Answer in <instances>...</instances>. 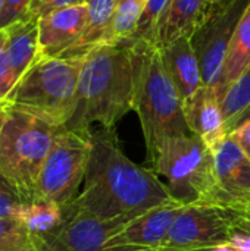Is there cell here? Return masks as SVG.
Returning a JSON list of instances; mask_svg holds the SVG:
<instances>
[{"instance_id":"1","label":"cell","mask_w":250,"mask_h":251,"mask_svg":"<svg viewBox=\"0 0 250 251\" xmlns=\"http://www.w3.org/2000/svg\"><path fill=\"white\" fill-rule=\"evenodd\" d=\"M90 138L91 153L84 188L72 201L78 210L100 219H133L175 200L152 169L125 156L115 128H91Z\"/></svg>"},{"instance_id":"2","label":"cell","mask_w":250,"mask_h":251,"mask_svg":"<svg viewBox=\"0 0 250 251\" xmlns=\"http://www.w3.org/2000/svg\"><path fill=\"white\" fill-rule=\"evenodd\" d=\"M131 41H113L99 46L84 57L78 79L75 113L63 128L81 132H88L94 124L115 128L134 109Z\"/></svg>"},{"instance_id":"3","label":"cell","mask_w":250,"mask_h":251,"mask_svg":"<svg viewBox=\"0 0 250 251\" xmlns=\"http://www.w3.org/2000/svg\"><path fill=\"white\" fill-rule=\"evenodd\" d=\"M134 78V112L139 116L152 165L168 138L192 134L189 131L183 100L167 72L159 49L143 40L130 43Z\"/></svg>"},{"instance_id":"4","label":"cell","mask_w":250,"mask_h":251,"mask_svg":"<svg viewBox=\"0 0 250 251\" xmlns=\"http://www.w3.org/2000/svg\"><path fill=\"white\" fill-rule=\"evenodd\" d=\"M83 59L40 57L0 104L32 115L53 126H65L75 113Z\"/></svg>"},{"instance_id":"5","label":"cell","mask_w":250,"mask_h":251,"mask_svg":"<svg viewBox=\"0 0 250 251\" xmlns=\"http://www.w3.org/2000/svg\"><path fill=\"white\" fill-rule=\"evenodd\" d=\"M60 128L0 104V174L25 200L35 197L41 166Z\"/></svg>"},{"instance_id":"6","label":"cell","mask_w":250,"mask_h":251,"mask_svg":"<svg viewBox=\"0 0 250 251\" xmlns=\"http://www.w3.org/2000/svg\"><path fill=\"white\" fill-rule=\"evenodd\" d=\"M152 171L167 178L169 194L184 203H211L215 185L214 151L193 134L168 138Z\"/></svg>"},{"instance_id":"7","label":"cell","mask_w":250,"mask_h":251,"mask_svg":"<svg viewBox=\"0 0 250 251\" xmlns=\"http://www.w3.org/2000/svg\"><path fill=\"white\" fill-rule=\"evenodd\" d=\"M90 153V131H69L62 126L41 166L35 197L46 199L59 206L72 203L84 181Z\"/></svg>"},{"instance_id":"8","label":"cell","mask_w":250,"mask_h":251,"mask_svg":"<svg viewBox=\"0 0 250 251\" xmlns=\"http://www.w3.org/2000/svg\"><path fill=\"white\" fill-rule=\"evenodd\" d=\"M237 212L211 204H186L159 251H193L230 246L237 237Z\"/></svg>"},{"instance_id":"9","label":"cell","mask_w":250,"mask_h":251,"mask_svg":"<svg viewBox=\"0 0 250 251\" xmlns=\"http://www.w3.org/2000/svg\"><path fill=\"white\" fill-rule=\"evenodd\" d=\"M249 4L250 0H215L206 7L202 22L192 34L190 41L205 87L215 88L233 35Z\"/></svg>"},{"instance_id":"10","label":"cell","mask_w":250,"mask_h":251,"mask_svg":"<svg viewBox=\"0 0 250 251\" xmlns=\"http://www.w3.org/2000/svg\"><path fill=\"white\" fill-rule=\"evenodd\" d=\"M212 151L215 185L211 204L245 212L250 206V159L230 135Z\"/></svg>"},{"instance_id":"11","label":"cell","mask_w":250,"mask_h":251,"mask_svg":"<svg viewBox=\"0 0 250 251\" xmlns=\"http://www.w3.org/2000/svg\"><path fill=\"white\" fill-rule=\"evenodd\" d=\"M184 206V203L174 200L139 215L131 219L115 237H112L105 247H130L159 251L169 228Z\"/></svg>"},{"instance_id":"12","label":"cell","mask_w":250,"mask_h":251,"mask_svg":"<svg viewBox=\"0 0 250 251\" xmlns=\"http://www.w3.org/2000/svg\"><path fill=\"white\" fill-rule=\"evenodd\" d=\"M88 16V4L81 3L55 10L38 19L40 57H57L81 35Z\"/></svg>"},{"instance_id":"13","label":"cell","mask_w":250,"mask_h":251,"mask_svg":"<svg viewBox=\"0 0 250 251\" xmlns=\"http://www.w3.org/2000/svg\"><path fill=\"white\" fill-rule=\"evenodd\" d=\"M183 110L189 131L199 137L209 149H214L228 135L221 103L212 88L202 85L183 103Z\"/></svg>"},{"instance_id":"14","label":"cell","mask_w":250,"mask_h":251,"mask_svg":"<svg viewBox=\"0 0 250 251\" xmlns=\"http://www.w3.org/2000/svg\"><path fill=\"white\" fill-rule=\"evenodd\" d=\"M162 63L183 100H189L203 84L197 56L190 37H181L159 49Z\"/></svg>"},{"instance_id":"15","label":"cell","mask_w":250,"mask_h":251,"mask_svg":"<svg viewBox=\"0 0 250 251\" xmlns=\"http://www.w3.org/2000/svg\"><path fill=\"white\" fill-rule=\"evenodd\" d=\"M113 12L115 0H93L88 3V16L80 38L57 57L83 59L93 49L113 43Z\"/></svg>"},{"instance_id":"16","label":"cell","mask_w":250,"mask_h":251,"mask_svg":"<svg viewBox=\"0 0 250 251\" xmlns=\"http://www.w3.org/2000/svg\"><path fill=\"white\" fill-rule=\"evenodd\" d=\"M206 7L205 0H171L158 29L156 47H165L181 37H192L202 22Z\"/></svg>"},{"instance_id":"17","label":"cell","mask_w":250,"mask_h":251,"mask_svg":"<svg viewBox=\"0 0 250 251\" xmlns=\"http://www.w3.org/2000/svg\"><path fill=\"white\" fill-rule=\"evenodd\" d=\"M250 66V4L242 16L237 29L230 43L224 66L220 79L214 88V93L220 103L225 97L230 87L239 79V76Z\"/></svg>"},{"instance_id":"18","label":"cell","mask_w":250,"mask_h":251,"mask_svg":"<svg viewBox=\"0 0 250 251\" xmlns=\"http://www.w3.org/2000/svg\"><path fill=\"white\" fill-rule=\"evenodd\" d=\"M7 57L15 74L16 82L19 78L40 59L38 49V21L28 19L6 28Z\"/></svg>"},{"instance_id":"19","label":"cell","mask_w":250,"mask_h":251,"mask_svg":"<svg viewBox=\"0 0 250 251\" xmlns=\"http://www.w3.org/2000/svg\"><path fill=\"white\" fill-rule=\"evenodd\" d=\"M65 221V206H59L41 197L27 200L18 222L22 228L38 238L52 235Z\"/></svg>"},{"instance_id":"20","label":"cell","mask_w":250,"mask_h":251,"mask_svg":"<svg viewBox=\"0 0 250 251\" xmlns=\"http://www.w3.org/2000/svg\"><path fill=\"white\" fill-rule=\"evenodd\" d=\"M144 4L146 0H115L112 22L115 41L134 40Z\"/></svg>"},{"instance_id":"21","label":"cell","mask_w":250,"mask_h":251,"mask_svg":"<svg viewBox=\"0 0 250 251\" xmlns=\"http://www.w3.org/2000/svg\"><path fill=\"white\" fill-rule=\"evenodd\" d=\"M250 104V66L239 76V79L230 87L225 97L221 101V112L225 121V128Z\"/></svg>"},{"instance_id":"22","label":"cell","mask_w":250,"mask_h":251,"mask_svg":"<svg viewBox=\"0 0 250 251\" xmlns=\"http://www.w3.org/2000/svg\"><path fill=\"white\" fill-rule=\"evenodd\" d=\"M169 3L171 0H146L134 40L149 41L156 46L158 29L169 7Z\"/></svg>"},{"instance_id":"23","label":"cell","mask_w":250,"mask_h":251,"mask_svg":"<svg viewBox=\"0 0 250 251\" xmlns=\"http://www.w3.org/2000/svg\"><path fill=\"white\" fill-rule=\"evenodd\" d=\"M25 201L27 200L21 196L15 185L3 174H0V219L18 221Z\"/></svg>"},{"instance_id":"24","label":"cell","mask_w":250,"mask_h":251,"mask_svg":"<svg viewBox=\"0 0 250 251\" xmlns=\"http://www.w3.org/2000/svg\"><path fill=\"white\" fill-rule=\"evenodd\" d=\"M31 0H3L0 10V31L13 24L29 19Z\"/></svg>"},{"instance_id":"25","label":"cell","mask_w":250,"mask_h":251,"mask_svg":"<svg viewBox=\"0 0 250 251\" xmlns=\"http://www.w3.org/2000/svg\"><path fill=\"white\" fill-rule=\"evenodd\" d=\"M6 41H7V32L6 29H3L0 31V103H3V100L7 97V94L16 84V78L7 57Z\"/></svg>"},{"instance_id":"26","label":"cell","mask_w":250,"mask_h":251,"mask_svg":"<svg viewBox=\"0 0 250 251\" xmlns=\"http://www.w3.org/2000/svg\"><path fill=\"white\" fill-rule=\"evenodd\" d=\"M41 240L25 229L0 241V251H41Z\"/></svg>"},{"instance_id":"27","label":"cell","mask_w":250,"mask_h":251,"mask_svg":"<svg viewBox=\"0 0 250 251\" xmlns=\"http://www.w3.org/2000/svg\"><path fill=\"white\" fill-rule=\"evenodd\" d=\"M81 0H31L29 6V19H40L55 10L65 9L69 6L81 4Z\"/></svg>"},{"instance_id":"28","label":"cell","mask_w":250,"mask_h":251,"mask_svg":"<svg viewBox=\"0 0 250 251\" xmlns=\"http://www.w3.org/2000/svg\"><path fill=\"white\" fill-rule=\"evenodd\" d=\"M236 144L242 149V151L250 159V121L239 125L228 134Z\"/></svg>"},{"instance_id":"29","label":"cell","mask_w":250,"mask_h":251,"mask_svg":"<svg viewBox=\"0 0 250 251\" xmlns=\"http://www.w3.org/2000/svg\"><path fill=\"white\" fill-rule=\"evenodd\" d=\"M24 231L22 225L15 221V219H0V241L19 232Z\"/></svg>"},{"instance_id":"30","label":"cell","mask_w":250,"mask_h":251,"mask_svg":"<svg viewBox=\"0 0 250 251\" xmlns=\"http://www.w3.org/2000/svg\"><path fill=\"white\" fill-rule=\"evenodd\" d=\"M237 232L250 237V206L245 212H237Z\"/></svg>"},{"instance_id":"31","label":"cell","mask_w":250,"mask_h":251,"mask_svg":"<svg viewBox=\"0 0 250 251\" xmlns=\"http://www.w3.org/2000/svg\"><path fill=\"white\" fill-rule=\"evenodd\" d=\"M250 121V104L231 122V125L228 126V134L234 129V128H237L239 125H242V124H245V122H249Z\"/></svg>"},{"instance_id":"32","label":"cell","mask_w":250,"mask_h":251,"mask_svg":"<svg viewBox=\"0 0 250 251\" xmlns=\"http://www.w3.org/2000/svg\"><path fill=\"white\" fill-rule=\"evenodd\" d=\"M245 238H242L239 234H237V237H236V246L240 249V251H250V237L248 235H245V234H242Z\"/></svg>"},{"instance_id":"33","label":"cell","mask_w":250,"mask_h":251,"mask_svg":"<svg viewBox=\"0 0 250 251\" xmlns=\"http://www.w3.org/2000/svg\"><path fill=\"white\" fill-rule=\"evenodd\" d=\"M193 251H239L237 246L233 243L230 246H225V247H218V249H203V250H193Z\"/></svg>"},{"instance_id":"34","label":"cell","mask_w":250,"mask_h":251,"mask_svg":"<svg viewBox=\"0 0 250 251\" xmlns=\"http://www.w3.org/2000/svg\"><path fill=\"white\" fill-rule=\"evenodd\" d=\"M41 243H43V241H41ZM41 251H53V250H52V249H49V247L43 243V249H41Z\"/></svg>"},{"instance_id":"35","label":"cell","mask_w":250,"mask_h":251,"mask_svg":"<svg viewBox=\"0 0 250 251\" xmlns=\"http://www.w3.org/2000/svg\"><path fill=\"white\" fill-rule=\"evenodd\" d=\"M205 1H206V4H208V6H209V4H211V3H214V1H215V0H205Z\"/></svg>"},{"instance_id":"36","label":"cell","mask_w":250,"mask_h":251,"mask_svg":"<svg viewBox=\"0 0 250 251\" xmlns=\"http://www.w3.org/2000/svg\"><path fill=\"white\" fill-rule=\"evenodd\" d=\"M81 1H83V3H85V4H88V3H91L93 0H81Z\"/></svg>"},{"instance_id":"37","label":"cell","mask_w":250,"mask_h":251,"mask_svg":"<svg viewBox=\"0 0 250 251\" xmlns=\"http://www.w3.org/2000/svg\"><path fill=\"white\" fill-rule=\"evenodd\" d=\"M1 4H3V0H0V10H1Z\"/></svg>"}]
</instances>
